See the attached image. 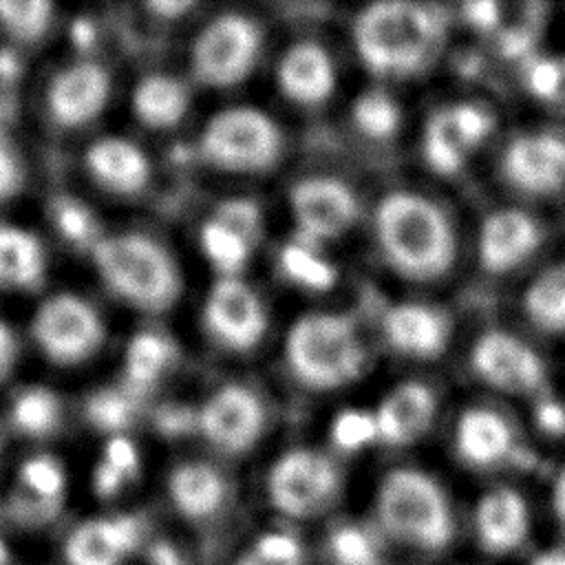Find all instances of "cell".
Wrapping results in <instances>:
<instances>
[{"instance_id":"6da1fadb","label":"cell","mask_w":565,"mask_h":565,"mask_svg":"<svg viewBox=\"0 0 565 565\" xmlns=\"http://www.w3.org/2000/svg\"><path fill=\"white\" fill-rule=\"evenodd\" d=\"M444 38L441 9L424 2H373L353 22V44L362 64L386 79H406L426 71L441 51Z\"/></svg>"},{"instance_id":"7a4b0ae2","label":"cell","mask_w":565,"mask_h":565,"mask_svg":"<svg viewBox=\"0 0 565 565\" xmlns=\"http://www.w3.org/2000/svg\"><path fill=\"white\" fill-rule=\"evenodd\" d=\"M373 227L382 256L399 276L430 282L450 271L457 236L435 201L417 192H388L377 203Z\"/></svg>"},{"instance_id":"3957f363","label":"cell","mask_w":565,"mask_h":565,"mask_svg":"<svg viewBox=\"0 0 565 565\" xmlns=\"http://www.w3.org/2000/svg\"><path fill=\"white\" fill-rule=\"evenodd\" d=\"M104 285L124 302L159 313L181 296L183 278L174 256L152 236L106 234L90 252Z\"/></svg>"},{"instance_id":"277c9868","label":"cell","mask_w":565,"mask_h":565,"mask_svg":"<svg viewBox=\"0 0 565 565\" xmlns=\"http://www.w3.org/2000/svg\"><path fill=\"white\" fill-rule=\"evenodd\" d=\"M375 514L395 541L437 554L455 539V514L444 488L417 468H395L377 486Z\"/></svg>"},{"instance_id":"5b68a950","label":"cell","mask_w":565,"mask_h":565,"mask_svg":"<svg viewBox=\"0 0 565 565\" xmlns=\"http://www.w3.org/2000/svg\"><path fill=\"white\" fill-rule=\"evenodd\" d=\"M291 375L307 388L333 391L353 382L366 366V347L344 313L300 316L285 340Z\"/></svg>"},{"instance_id":"8992f818","label":"cell","mask_w":565,"mask_h":565,"mask_svg":"<svg viewBox=\"0 0 565 565\" xmlns=\"http://www.w3.org/2000/svg\"><path fill=\"white\" fill-rule=\"evenodd\" d=\"M199 150L218 170L256 174L271 170L280 161L285 135L263 110L236 106L207 119L199 137Z\"/></svg>"},{"instance_id":"52a82bcc","label":"cell","mask_w":565,"mask_h":565,"mask_svg":"<svg viewBox=\"0 0 565 565\" xmlns=\"http://www.w3.org/2000/svg\"><path fill=\"white\" fill-rule=\"evenodd\" d=\"M263 51V29L245 13H221L196 35L190 51L194 79L210 88H230L243 82Z\"/></svg>"},{"instance_id":"ba28073f","label":"cell","mask_w":565,"mask_h":565,"mask_svg":"<svg viewBox=\"0 0 565 565\" xmlns=\"http://www.w3.org/2000/svg\"><path fill=\"white\" fill-rule=\"evenodd\" d=\"M342 472L338 463L313 448L282 452L267 472L269 503L287 519H313L338 499Z\"/></svg>"},{"instance_id":"9c48e42d","label":"cell","mask_w":565,"mask_h":565,"mask_svg":"<svg viewBox=\"0 0 565 565\" xmlns=\"http://www.w3.org/2000/svg\"><path fill=\"white\" fill-rule=\"evenodd\" d=\"M31 335L53 364L75 366L90 360L106 340L99 311L77 294H55L33 313Z\"/></svg>"},{"instance_id":"30bf717a","label":"cell","mask_w":565,"mask_h":565,"mask_svg":"<svg viewBox=\"0 0 565 565\" xmlns=\"http://www.w3.org/2000/svg\"><path fill=\"white\" fill-rule=\"evenodd\" d=\"M494 115L490 108L472 102L448 104L435 110L424 128L422 152L426 166L450 177L459 172L470 154L492 135Z\"/></svg>"},{"instance_id":"8fae6325","label":"cell","mask_w":565,"mask_h":565,"mask_svg":"<svg viewBox=\"0 0 565 565\" xmlns=\"http://www.w3.org/2000/svg\"><path fill=\"white\" fill-rule=\"evenodd\" d=\"M196 428L212 448L225 455H243L260 441L267 428V411L249 386L225 384L201 404Z\"/></svg>"},{"instance_id":"7c38bea8","label":"cell","mask_w":565,"mask_h":565,"mask_svg":"<svg viewBox=\"0 0 565 565\" xmlns=\"http://www.w3.org/2000/svg\"><path fill=\"white\" fill-rule=\"evenodd\" d=\"M203 322L207 333L227 351H252L267 331L263 298L238 276H221L205 296Z\"/></svg>"},{"instance_id":"4fadbf2b","label":"cell","mask_w":565,"mask_h":565,"mask_svg":"<svg viewBox=\"0 0 565 565\" xmlns=\"http://www.w3.org/2000/svg\"><path fill=\"white\" fill-rule=\"evenodd\" d=\"M289 207L300 241L320 245L351 230L360 214L355 192L333 177H307L291 185Z\"/></svg>"},{"instance_id":"5bb4252c","label":"cell","mask_w":565,"mask_h":565,"mask_svg":"<svg viewBox=\"0 0 565 565\" xmlns=\"http://www.w3.org/2000/svg\"><path fill=\"white\" fill-rule=\"evenodd\" d=\"M475 373L492 388L510 395H541L547 371L541 355L508 331H486L472 347Z\"/></svg>"},{"instance_id":"9a60e30c","label":"cell","mask_w":565,"mask_h":565,"mask_svg":"<svg viewBox=\"0 0 565 565\" xmlns=\"http://www.w3.org/2000/svg\"><path fill=\"white\" fill-rule=\"evenodd\" d=\"M503 179L530 196H552L565 190V137L525 132L514 137L501 157Z\"/></svg>"},{"instance_id":"2e32d148","label":"cell","mask_w":565,"mask_h":565,"mask_svg":"<svg viewBox=\"0 0 565 565\" xmlns=\"http://www.w3.org/2000/svg\"><path fill=\"white\" fill-rule=\"evenodd\" d=\"M110 97L108 71L82 60L62 68L46 90V106L51 119L62 128H82L97 119Z\"/></svg>"},{"instance_id":"e0dca14e","label":"cell","mask_w":565,"mask_h":565,"mask_svg":"<svg viewBox=\"0 0 565 565\" xmlns=\"http://www.w3.org/2000/svg\"><path fill=\"white\" fill-rule=\"evenodd\" d=\"M541 243L543 225L532 214L516 207L497 210L479 230V265L490 274H510L530 260Z\"/></svg>"},{"instance_id":"ac0fdd59","label":"cell","mask_w":565,"mask_h":565,"mask_svg":"<svg viewBox=\"0 0 565 565\" xmlns=\"http://www.w3.org/2000/svg\"><path fill=\"white\" fill-rule=\"evenodd\" d=\"M139 543L130 516H95L77 523L64 539V565H128Z\"/></svg>"},{"instance_id":"d6986e66","label":"cell","mask_w":565,"mask_h":565,"mask_svg":"<svg viewBox=\"0 0 565 565\" xmlns=\"http://www.w3.org/2000/svg\"><path fill=\"white\" fill-rule=\"evenodd\" d=\"M382 331L399 355L433 360L450 342V318L435 305L399 302L384 313Z\"/></svg>"},{"instance_id":"ffe728a7","label":"cell","mask_w":565,"mask_h":565,"mask_svg":"<svg viewBox=\"0 0 565 565\" xmlns=\"http://www.w3.org/2000/svg\"><path fill=\"white\" fill-rule=\"evenodd\" d=\"M280 93L298 106L311 108L324 104L338 82L335 64L329 51L311 40L291 44L276 66Z\"/></svg>"},{"instance_id":"44dd1931","label":"cell","mask_w":565,"mask_h":565,"mask_svg":"<svg viewBox=\"0 0 565 565\" xmlns=\"http://www.w3.org/2000/svg\"><path fill=\"white\" fill-rule=\"evenodd\" d=\"M435 393L422 382L393 386L373 411L377 444L406 446L417 441L435 422Z\"/></svg>"},{"instance_id":"7402d4cb","label":"cell","mask_w":565,"mask_h":565,"mask_svg":"<svg viewBox=\"0 0 565 565\" xmlns=\"http://www.w3.org/2000/svg\"><path fill=\"white\" fill-rule=\"evenodd\" d=\"M530 508L512 488L486 492L475 508V536L494 556L516 552L530 536Z\"/></svg>"},{"instance_id":"603a6c76","label":"cell","mask_w":565,"mask_h":565,"mask_svg":"<svg viewBox=\"0 0 565 565\" xmlns=\"http://www.w3.org/2000/svg\"><path fill=\"white\" fill-rule=\"evenodd\" d=\"M455 448L468 466L497 468L519 452L510 422L492 408H468L455 426Z\"/></svg>"},{"instance_id":"cb8c5ba5","label":"cell","mask_w":565,"mask_h":565,"mask_svg":"<svg viewBox=\"0 0 565 565\" xmlns=\"http://www.w3.org/2000/svg\"><path fill=\"white\" fill-rule=\"evenodd\" d=\"M84 163L97 185L119 196L139 194L152 177L148 154L124 137L97 139L86 150Z\"/></svg>"},{"instance_id":"d4e9b609","label":"cell","mask_w":565,"mask_h":565,"mask_svg":"<svg viewBox=\"0 0 565 565\" xmlns=\"http://www.w3.org/2000/svg\"><path fill=\"white\" fill-rule=\"evenodd\" d=\"M168 499L183 519L205 523L225 510L230 481L207 461H183L168 477Z\"/></svg>"},{"instance_id":"484cf974","label":"cell","mask_w":565,"mask_h":565,"mask_svg":"<svg viewBox=\"0 0 565 565\" xmlns=\"http://www.w3.org/2000/svg\"><path fill=\"white\" fill-rule=\"evenodd\" d=\"M46 252L26 227L0 223V289L29 291L46 278Z\"/></svg>"},{"instance_id":"4316f807","label":"cell","mask_w":565,"mask_h":565,"mask_svg":"<svg viewBox=\"0 0 565 565\" xmlns=\"http://www.w3.org/2000/svg\"><path fill=\"white\" fill-rule=\"evenodd\" d=\"M190 110V88L174 75L150 73L132 90V113L141 126L168 130L183 121Z\"/></svg>"},{"instance_id":"83f0119b","label":"cell","mask_w":565,"mask_h":565,"mask_svg":"<svg viewBox=\"0 0 565 565\" xmlns=\"http://www.w3.org/2000/svg\"><path fill=\"white\" fill-rule=\"evenodd\" d=\"M172 358L174 344L170 342V338L157 331L137 333L126 349L124 386L130 388L135 395L150 391L157 384V380L168 371Z\"/></svg>"},{"instance_id":"f1b7e54d","label":"cell","mask_w":565,"mask_h":565,"mask_svg":"<svg viewBox=\"0 0 565 565\" xmlns=\"http://www.w3.org/2000/svg\"><path fill=\"white\" fill-rule=\"evenodd\" d=\"M527 318L543 331H565V265L539 274L523 294Z\"/></svg>"},{"instance_id":"f546056e","label":"cell","mask_w":565,"mask_h":565,"mask_svg":"<svg viewBox=\"0 0 565 565\" xmlns=\"http://www.w3.org/2000/svg\"><path fill=\"white\" fill-rule=\"evenodd\" d=\"M278 265L282 276L289 282L307 291H318V294L329 291L338 280V271L333 263L324 258L316 245H309L300 238L294 243H287L280 249Z\"/></svg>"},{"instance_id":"4dcf8cb0","label":"cell","mask_w":565,"mask_h":565,"mask_svg":"<svg viewBox=\"0 0 565 565\" xmlns=\"http://www.w3.org/2000/svg\"><path fill=\"white\" fill-rule=\"evenodd\" d=\"M11 424L26 437H49L62 424V402L46 386H29L11 404Z\"/></svg>"},{"instance_id":"1f68e13d","label":"cell","mask_w":565,"mask_h":565,"mask_svg":"<svg viewBox=\"0 0 565 565\" xmlns=\"http://www.w3.org/2000/svg\"><path fill=\"white\" fill-rule=\"evenodd\" d=\"M353 126L369 139H391L402 126V108L384 88L364 90L351 106Z\"/></svg>"},{"instance_id":"d6a6232c","label":"cell","mask_w":565,"mask_h":565,"mask_svg":"<svg viewBox=\"0 0 565 565\" xmlns=\"http://www.w3.org/2000/svg\"><path fill=\"white\" fill-rule=\"evenodd\" d=\"M199 243L212 267L221 271V276H236L243 265L249 260L254 245L247 243L241 234L210 216L199 232Z\"/></svg>"},{"instance_id":"836d02e7","label":"cell","mask_w":565,"mask_h":565,"mask_svg":"<svg viewBox=\"0 0 565 565\" xmlns=\"http://www.w3.org/2000/svg\"><path fill=\"white\" fill-rule=\"evenodd\" d=\"M53 11L46 0H0V26L15 44H38L53 24Z\"/></svg>"},{"instance_id":"e575fe53","label":"cell","mask_w":565,"mask_h":565,"mask_svg":"<svg viewBox=\"0 0 565 565\" xmlns=\"http://www.w3.org/2000/svg\"><path fill=\"white\" fill-rule=\"evenodd\" d=\"M51 221L60 236L77 247H93L106 236L90 207L73 196H55L51 203Z\"/></svg>"},{"instance_id":"d590c367","label":"cell","mask_w":565,"mask_h":565,"mask_svg":"<svg viewBox=\"0 0 565 565\" xmlns=\"http://www.w3.org/2000/svg\"><path fill=\"white\" fill-rule=\"evenodd\" d=\"M234 565H307V554L296 534L269 530L245 545Z\"/></svg>"},{"instance_id":"8d00e7d4","label":"cell","mask_w":565,"mask_h":565,"mask_svg":"<svg viewBox=\"0 0 565 565\" xmlns=\"http://www.w3.org/2000/svg\"><path fill=\"white\" fill-rule=\"evenodd\" d=\"M327 552L333 565H382V550L362 525H338L327 541Z\"/></svg>"},{"instance_id":"74e56055","label":"cell","mask_w":565,"mask_h":565,"mask_svg":"<svg viewBox=\"0 0 565 565\" xmlns=\"http://www.w3.org/2000/svg\"><path fill=\"white\" fill-rule=\"evenodd\" d=\"M137 411V395L126 388H104L97 391L86 402V417L88 422L106 433H119L130 426Z\"/></svg>"},{"instance_id":"f35d334b","label":"cell","mask_w":565,"mask_h":565,"mask_svg":"<svg viewBox=\"0 0 565 565\" xmlns=\"http://www.w3.org/2000/svg\"><path fill=\"white\" fill-rule=\"evenodd\" d=\"M212 216L230 230H234L236 234H241L254 247L263 236V210L254 199H227L212 212Z\"/></svg>"},{"instance_id":"ab89813d","label":"cell","mask_w":565,"mask_h":565,"mask_svg":"<svg viewBox=\"0 0 565 565\" xmlns=\"http://www.w3.org/2000/svg\"><path fill=\"white\" fill-rule=\"evenodd\" d=\"M331 437L335 446L347 452L362 450L371 444H377V428L373 413L364 411H344L331 424Z\"/></svg>"},{"instance_id":"60d3db41","label":"cell","mask_w":565,"mask_h":565,"mask_svg":"<svg viewBox=\"0 0 565 565\" xmlns=\"http://www.w3.org/2000/svg\"><path fill=\"white\" fill-rule=\"evenodd\" d=\"M523 82L525 88L541 102L554 104L561 82V57L550 55H532L525 60L523 66Z\"/></svg>"},{"instance_id":"b9f144b4","label":"cell","mask_w":565,"mask_h":565,"mask_svg":"<svg viewBox=\"0 0 565 565\" xmlns=\"http://www.w3.org/2000/svg\"><path fill=\"white\" fill-rule=\"evenodd\" d=\"M22 483L38 497H55L64 486V472L51 457H33L22 466Z\"/></svg>"},{"instance_id":"7bdbcfd3","label":"cell","mask_w":565,"mask_h":565,"mask_svg":"<svg viewBox=\"0 0 565 565\" xmlns=\"http://www.w3.org/2000/svg\"><path fill=\"white\" fill-rule=\"evenodd\" d=\"M24 183V166L18 150L0 135V203L13 199Z\"/></svg>"},{"instance_id":"ee69618b","label":"cell","mask_w":565,"mask_h":565,"mask_svg":"<svg viewBox=\"0 0 565 565\" xmlns=\"http://www.w3.org/2000/svg\"><path fill=\"white\" fill-rule=\"evenodd\" d=\"M461 13H463L466 22L481 33H497V29L503 22V4L492 2V0L468 2L461 7Z\"/></svg>"},{"instance_id":"f6af8a7d","label":"cell","mask_w":565,"mask_h":565,"mask_svg":"<svg viewBox=\"0 0 565 565\" xmlns=\"http://www.w3.org/2000/svg\"><path fill=\"white\" fill-rule=\"evenodd\" d=\"M536 424L541 430H545L547 435H561L565 433V406L552 397H541L536 402V411H534Z\"/></svg>"},{"instance_id":"bcb514c9","label":"cell","mask_w":565,"mask_h":565,"mask_svg":"<svg viewBox=\"0 0 565 565\" xmlns=\"http://www.w3.org/2000/svg\"><path fill=\"white\" fill-rule=\"evenodd\" d=\"M108 466H113L119 475L128 477L135 472L137 468V450L135 446L124 439V437H115L108 448H106V459H104Z\"/></svg>"},{"instance_id":"7dc6e473","label":"cell","mask_w":565,"mask_h":565,"mask_svg":"<svg viewBox=\"0 0 565 565\" xmlns=\"http://www.w3.org/2000/svg\"><path fill=\"white\" fill-rule=\"evenodd\" d=\"M18 362V340L13 329L0 320V382H4Z\"/></svg>"},{"instance_id":"c3c4849f","label":"cell","mask_w":565,"mask_h":565,"mask_svg":"<svg viewBox=\"0 0 565 565\" xmlns=\"http://www.w3.org/2000/svg\"><path fill=\"white\" fill-rule=\"evenodd\" d=\"M552 505H554V514H556L561 527L565 530V468L558 472V477H556V481H554Z\"/></svg>"},{"instance_id":"681fc988","label":"cell","mask_w":565,"mask_h":565,"mask_svg":"<svg viewBox=\"0 0 565 565\" xmlns=\"http://www.w3.org/2000/svg\"><path fill=\"white\" fill-rule=\"evenodd\" d=\"M192 7H194L192 2H168V0L148 4V9H150L152 13H157V15H161V18H179V15H183L185 11H190Z\"/></svg>"},{"instance_id":"f907efd6","label":"cell","mask_w":565,"mask_h":565,"mask_svg":"<svg viewBox=\"0 0 565 565\" xmlns=\"http://www.w3.org/2000/svg\"><path fill=\"white\" fill-rule=\"evenodd\" d=\"M530 565H565V547H550L539 552Z\"/></svg>"},{"instance_id":"816d5d0a","label":"cell","mask_w":565,"mask_h":565,"mask_svg":"<svg viewBox=\"0 0 565 565\" xmlns=\"http://www.w3.org/2000/svg\"><path fill=\"white\" fill-rule=\"evenodd\" d=\"M552 106H558L565 110V57H561V82H558V93Z\"/></svg>"},{"instance_id":"f5cc1de1","label":"cell","mask_w":565,"mask_h":565,"mask_svg":"<svg viewBox=\"0 0 565 565\" xmlns=\"http://www.w3.org/2000/svg\"><path fill=\"white\" fill-rule=\"evenodd\" d=\"M0 455H2V439H0Z\"/></svg>"}]
</instances>
